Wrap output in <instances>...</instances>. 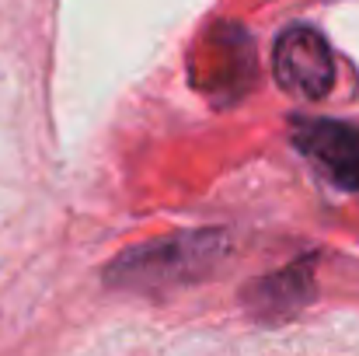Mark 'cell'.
Returning a JSON list of instances; mask_svg holds the SVG:
<instances>
[{"label": "cell", "instance_id": "cell-1", "mask_svg": "<svg viewBox=\"0 0 359 356\" xmlns=\"http://www.w3.org/2000/svg\"><path fill=\"white\" fill-rule=\"evenodd\" d=\"M227 251L220 231H185L122 251L109 265V283L122 290H175L210 276Z\"/></svg>", "mask_w": 359, "mask_h": 356}, {"label": "cell", "instance_id": "cell-2", "mask_svg": "<svg viewBox=\"0 0 359 356\" xmlns=\"http://www.w3.org/2000/svg\"><path fill=\"white\" fill-rule=\"evenodd\" d=\"M276 81L300 102H321L335 88V56L328 39L311 25H290L272 53Z\"/></svg>", "mask_w": 359, "mask_h": 356}, {"label": "cell", "instance_id": "cell-3", "mask_svg": "<svg viewBox=\"0 0 359 356\" xmlns=\"http://www.w3.org/2000/svg\"><path fill=\"white\" fill-rule=\"evenodd\" d=\"M293 143L342 189H359V129L335 119H297Z\"/></svg>", "mask_w": 359, "mask_h": 356}, {"label": "cell", "instance_id": "cell-4", "mask_svg": "<svg viewBox=\"0 0 359 356\" xmlns=\"http://www.w3.org/2000/svg\"><path fill=\"white\" fill-rule=\"evenodd\" d=\"M300 279V272L297 269H283L279 276H272V279H262L258 286H265V290H276V294H262V290H251L255 297H262V301H255V308L262 311V308H272L276 315H286L293 304H304V297L300 294H290V283H297Z\"/></svg>", "mask_w": 359, "mask_h": 356}]
</instances>
